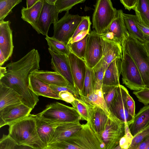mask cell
<instances>
[{
    "label": "cell",
    "mask_w": 149,
    "mask_h": 149,
    "mask_svg": "<svg viewBox=\"0 0 149 149\" xmlns=\"http://www.w3.org/2000/svg\"><path fill=\"white\" fill-rule=\"evenodd\" d=\"M40 56L33 49L18 61L6 65L7 72L0 77V84L13 90L21 102L33 109L39 101L38 96L29 87L31 72L40 68Z\"/></svg>",
    "instance_id": "1"
},
{
    "label": "cell",
    "mask_w": 149,
    "mask_h": 149,
    "mask_svg": "<svg viewBox=\"0 0 149 149\" xmlns=\"http://www.w3.org/2000/svg\"><path fill=\"white\" fill-rule=\"evenodd\" d=\"M36 115L30 114L9 125L8 135L17 145L33 149H46L40 140L36 128Z\"/></svg>",
    "instance_id": "2"
},
{
    "label": "cell",
    "mask_w": 149,
    "mask_h": 149,
    "mask_svg": "<svg viewBox=\"0 0 149 149\" xmlns=\"http://www.w3.org/2000/svg\"><path fill=\"white\" fill-rule=\"evenodd\" d=\"M52 149H104L102 139L87 123L70 137L58 142L49 144Z\"/></svg>",
    "instance_id": "3"
},
{
    "label": "cell",
    "mask_w": 149,
    "mask_h": 149,
    "mask_svg": "<svg viewBox=\"0 0 149 149\" xmlns=\"http://www.w3.org/2000/svg\"><path fill=\"white\" fill-rule=\"evenodd\" d=\"M36 115L46 123L57 125L82 120L74 108L57 102L48 104L44 110Z\"/></svg>",
    "instance_id": "4"
},
{
    "label": "cell",
    "mask_w": 149,
    "mask_h": 149,
    "mask_svg": "<svg viewBox=\"0 0 149 149\" xmlns=\"http://www.w3.org/2000/svg\"><path fill=\"white\" fill-rule=\"evenodd\" d=\"M117 10L110 0L97 1L93 15V28L101 35L109 28L115 17Z\"/></svg>",
    "instance_id": "5"
},
{
    "label": "cell",
    "mask_w": 149,
    "mask_h": 149,
    "mask_svg": "<svg viewBox=\"0 0 149 149\" xmlns=\"http://www.w3.org/2000/svg\"><path fill=\"white\" fill-rule=\"evenodd\" d=\"M122 53L121 74L123 83L134 91L144 88V84L135 63L130 56L123 49Z\"/></svg>",
    "instance_id": "6"
},
{
    "label": "cell",
    "mask_w": 149,
    "mask_h": 149,
    "mask_svg": "<svg viewBox=\"0 0 149 149\" xmlns=\"http://www.w3.org/2000/svg\"><path fill=\"white\" fill-rule=\"evenodd\" d=\"M82 17L78 14L71 15L69 11L54 25L52 38L68 44L81 20Z\"/></svg>",
    "instance_id": "7"
},
{
    "label": "cell",
    "mask_w": 149,
    "mask_h": 149,
    "mask_svg": "<svg viewBox=\"0 0 149 149\" xmlns=\"http://www.w3.org/2000/svg\"><path fill=\"white\" fill-rule=\"evenodd\" d=\"M125 134V123L115 116L109 117L101 135L104 149H113Z\"/></svg>",
    "instance_id": "8"
},
{
    "label": "cell",
    "mask_w": 149,
    "mask_h": 149,
    "mask_svg": "<svg viewBox=\"0 0 149 149\" xmlns=\"http://www.w3.org/2000/svg\"><path fill=\"white\" fill-rule=\"evenodd\" d=\"M128 93L124 86L120 84L118 86L109 110L111 115L129 126L134 118L129 114L127 107L126 99Z\"/></svg>",
    "instance_id": "9"
},
{
    "label": "cell",
    "mask_w": 149,
    "mask_h": 149,
    "mask_svg": "<svg viewBox=\"0 0 149 149\" xmlns=\"http://www.w3.org/2000/svg\"><path fill=\"white\" fill-rule=\"evenodd\" d=\"M103 53L100 35L94 30L89 33L87 40L85 59L86 65L92 69L101 60Z\"/></svg>",
    "instance_id": "10"
},
{
    "label": "cell",
    "mask_w": 149,
    "mask_h": 149,
    "mask_svg": "<svg viewBox=\"0 0 149 149\" xmlns=\"http://www.w3.org/2000/svg\"><path fill=\"white\" fill-rule=\"evenodd\" d=\"M33 109L22 103L11 105L0 110V127L9 125L27 117Z\"/></svg>",
    "instance_id": "11"
},
{
    "label": "cell",
    "mask_w": 149,
    "mask_h": 149,
    "mask_svg": "<svg viewBox=\"0 0 149 149\" xmlns=\"http://www.w3.org/2000/svg\"><path fill=\"white\" fill-rule=\"evenodd\" d=\"M123 13L121 10H117L114 19L104 33L107 39L118 43L122 46L130 36L124 22Z\"/></svg>",
    "instance_id": "12"
},
{
    "label": "cell",
    "mask_w": 149,
    "mask_h": 149,
    "mask_svg": "<svg viewBox=\"0 0 149 149\" xmlns=\"http://www.w3.org/2000/svg\"><path fill=\"white\" fill-rule=\"evenodd\" d=\"M59 13L55 5L45 2L34 29L39 34L47 36L51 24L58 20Z\"/></svg>",
    "instance_id": "13"
},
{
    "label": "cell",
    "mask_w": 149,
    "mask_h": 149,
    "mask_svg": "<svg viewBox=\"0 0 149 149\" xmlns=\"http://www.w3.org/2000/svg\"><path fill=\"white\" fill-rule=\"evenodd\" d=\"M48 50L52 57V68L55 72L62 76L67 81L69 85L77 90L74 82L67 55L57 54L49 48H48Z\"/></svg>",
    "instance_id": "14"
},
{
    "label": "cell",
    "mask_w": 149,
    "mask_h": 149,
    "mask_svg": "<svg viewBox=\"0 0 149 149\" xmlns=\"http://www.w3.org/2000/svg\"><path fill=\"white\" fill-rule=\"evenodd\" d=\"M67 56L75 86L79 93L83 88L87 66L84 59L78 57L72 52Z\"/></svg>",
    "instance_id": "15"
},
{
    "label": "cell",
    "mask_w": 149,
    "mask_h": 149,
    "mask_svg": "<svg viewBox=\"0 0 149 149\" xmlns=\"http://www.w3.org/2000/svg\"><path fill=\"white\" fill-rule=\"evenodd\" d=\"M86 104L88 112V120L87 123L101 138V135L109 116L100 108Z\"/></svg>",
    "instance_id": "16"
},
{
    "label": "cell",
    "mask_w": 149,
    "mask_h": 149,
    "mask_svg": "<svg viewBox=\"0 0 149 149\" xmlns=\"http://www.w3.org/2000/svg\"><path fill=\"white\" fill-rule=\"evenodd\" d=\"M9 21H0V49L7 61L12 55L14 45L12 30Z\"/></svg>",
    "instance_id": "17"
},
{
    "label": "cell",
    "mask_w": 149,
    "mask_h": 149,
    "mask_svg": "<svg viewBox=\"0 0 149 149\" xmlns=\"http://www.w3.org/2000/svg\"><path fill=\"white\" fill-rule=\"evenodd\" d=\"M101 38L103 53L102 60L106 70L110 64L115 59L120 58L122 59V46L118 43L107 40L101 37Z\"/></svg>",
    "instance_id": "18"
},
{
    "label": "cell",
    "mask_w": 149,
    "mask_h": 149,
    "mask_svg": "<svg viewBox=\"0 0 149 149\" xmlns=\"http://www.w3.org/2000/svg\"><path fill=\"white\" fill-rule=\"evenodd\" d=\"M82 127V124L79 120L58 125L49 144L58 142L70 137L80 130Z\"/></svg>",
    "instance_id": "19"
},
{
    "label": "cell",
    "mask_w": 149,
    "mask_h": 149,
    "mask_svg": "<svg viewBox=\"0 0 149 149\" xmlns=\"http://www.w3.org/2000/svg\"><path fill=\"white\" fill-rule=\"evenodd\" d=\"M121 69V59L116 58L110 64L106 70L102 86H118L120 85L119 79Z\"/></svg>",
    "instance_id": "20"
},
{
    "label": "cell",
    "mask_w": 149,
    "mask_h": 149,
    "mask_svg": "<svg viewBox=\"0 0 149 149\" xmlns=\"http://www.w3.org/2000/svg\"><path fill=\"white\" fill-rule=\"evenodd\" d=\"M28 87L37 95L61 100L59 95L49 85L42 81L31 73L29 75Z\"/></svg>",
    "instance_id": "21"
},
{
    "label": "cell",
    "mask_w": 149,
    "mask_h": 149,
    "mask_svg": "<svg viewBox=\"0 0 149 149\" xmlns=\"http://www.w3.org/2000/svg\"><path fill=\"white\" fill-rule=\"evenodd\" d=\"M31 73L49 86H63L68 85L65 79L55 72L38 70H34Z\"/></svg>",
    "instance_id": "22"
},
{
    "label": "cell",
    "mask_w": 149,
    "mask_h": 149,
    "mask_svg": "<svg viewBox=\"0 0 149 149\" xmlns=\"http://www.w3.org/2000/svg\"><path fill=\"white\" fill-rule=\"evenodd\" d=\"M149 124V105L144 106L135 114L133 122L129 127L130 132L134 136Z\"/></svg>",
    "instance_id": "23"
},
{
    "label": "cell",
    "mask_w": 149,
    "mask_h": 149,
    "mask_svg": "<svg viewBox=\"0 0 149 149\" xmlns=\"http://www.w3.org/2000/svg\"><path fill=\"white\" fill-rule=\"evenodd\" d=\"M45 0H39L29 8L23 7L21 11V18L30 24L34 29L40 13Z\"/></svg>",
    "instance_id": "24"
},
{
    "label": "cell",
    "mask_w": 149,
    "mask_h": 149,
    "mask_svg": "<svg viewBox=\"0 0 149 149\" xmlns=\"http://www.w3.org/2000/svg\"><path fill=\"white\" fill-rule=\"evenodd\" d=\"M36 122L38 136L42 142L47 148L53 136L56 128L58 125L49 124L37 117Z\"/></svg>",
    "instance_id": "25"
},
{
    "label": "cell",
    "mask_w": 149,
    "mask_h": 149,
    "mask_svg": "<svg viewBox=\"0 0 149 149\" xmlns=\"http://www.w3.org/2000/svg\"><path fill=\"white\" fill-rule=\"evenodd\" d=\"M124 22L130 36L143 44L146 40L143 33L137 26L136 15L126 14L123 13Z\"/></svg>",
    "instance_id": "26"
},
{
    "label": "cell",
    "mask_w": 149,
    "mask_h": 149,
    "mask_svg": "<svg viewBox=\"0 0 149 149\" xmlns=\"http://www.w3.org/2000/svg\"><path fill=\"white\" fill-rule=\"evenodd\" d=\"M80 99L86 104L98 107L103 110L109 116L110 114L104 99L102 88L95 90L90 95L85 97L79 95Z\"/></svg>",
    "instance_id": "27"
},
{
    "label": "cell",
    "mask_w": 149,
    "mask_h": 149,
    "mask_svg": "<svg viewBox=\"0 0 149 149\" xmlns=\"http://www.w3.org/2000/svg\"><path fill=\"white\" fill-rule=\"evenodd\" d=\"M22 103L12 89L0 84V110L13 104Z\"/></svg>",
    "instance_id": "28"
},
{
    "label": "cell",
    "mask_w": 149,
    "mask_h": 149,
    "mask_svg": "<svg viewBox=\"0 0 149 149\" xmlns=\"http://www.w3.org/2000/svg\"><path fill=\"white\" fill-rule=\"evenodd\" d=\"M95 84L93 70L87 66L83 88L79 95L86 97L93 93L95 91Z\"/></svg>",
    "instance_id": "29"
},
{
    "label": "cell",
    "mask_w": 149,
    "mask_h": 149,
    "mask_svg": "<svg viewBox=\"0 0 149 149\" xmlns=\"http://www.w3.org/2000/svg\"><path fill=\"white\" fill-rule=\"evenodd\" d=\"M134 10L138 20L149 26V0H139Z\"/></svg>",
    "instance_id": "30"
},
{
    "label": "cell",
    "mask_w": 149,
    "mask_h": 149,
    "mask_svg": "<svg viewBox=\"0 0 149 149\" xmlns=\"http://www.w3.org/2000/svg\"><path fill=\"white\" fill-rule=\"evenodd\" d=\"M49 48L54 52L61 54L68 55L71 52L67 44L63 43L48 36L45 38Z\"/></svg>",
    "instance_id": "31"
},
{
    "label": "cell",
    "mask_w": 149,
    "mask_h": 149,
    "mask_svg": "<svg viewBox=\"0 0 149 149\" xmlns=\"http://www.w3.org/2000/svg\"><path fill=\"white\" fill-rule=\"evenodd\" d=\"M89 34H87L80 41L68 44L71 52L78 57L84 60L87 42Z\"/></svg>",
    "instance_id": "32"
},
{
    "label": "cell",
    "mask_w": 149,
    "mask_h": 149,
    "mask_svg": "<svg viewBox=\"0 0 149 149\" xmlns=\"http://www.w3.org/2000/svg\"><path fill=\"white\" fill-rule=\"evenodd\" d=\"M22 0H0V21L4 19L12 12V9L21 2Z\"/></svg>",
    "instance_id": "33"
},
{
    "label": "cell",
    "mask_w": 149,
    "mask_h": 149,
    "mask_svg": "<svg viewBox=\"0 0 149 149\" xmlns=\"http://www.w3.org/2000/svg\"><path fill=\"white\" fill-rule=\"evenodd\" d=\"M92 69L96 82L95 91L101 89L102 88L103 79L105 71L103 65L102 58Z\"/></svg>",
    "instance_id": "34"
},
{
    "label": "cell",
    "mask_w": 149,
    "mask_h": 149,
    "mask_svg": "<svg viewBox=\"0 0 149 149\" xmlns=\"http://www.w3.org/2000/svg\"><path fill=\"white\" fill-rule=\"evenodd\" d=\"M85 0H56L55 6L59 13L69 11L74 5L84 2Z\"/></svg>",
    "instance_id": "35"
},
{
    "label": "cell",
    "mask_w": 149,
    "mask_h": 149,
    "mask_svg": "<svg viewBox=\"0 0 149 149\" xmlns=\"http://www.w3.org/2000/svg\"><path fill=\"white\" fill-rule=\"evenodd\" d=\"M71 104L79 114L82 120L87 122L88 117V109L85 102L80 99L76 98Z\"/></svg>",
    "instance_id": "36"
},
{
    "label": "cell",
    "mask_w": 149,
    "mask_h": 149,
    "mask_svg": "<svg viewBox=\"0 0 149 149\" xmlns=\"http://www.w3.org/2000/svg\"><path fill=\"white\" fill-rule=\"evenodd\" d=\"M118 86H102V87L103 97L108 109L113 100Z\"/></svg>",
    "instance_id": "37"
},
{
    "label": "cell",
    "mask_w": 149,
    "mask_h": 149,
    "mask_svg": "<svg viewBox=\"0 0 149 149\" xmlns=\"http://www.w3.org/2000/svg\"><path fill=\"white\" fill-rule=\"evenodd\" d=\"M91 23L89 16H82L81 22L70 40L73 39L77 35L81 32L86 31H91Z\"/></svg>",
    "instance_id": "38"
},
{
    "label": "cell",
    "mask_w": 149,
    "mask_h": 149,
    "mask_svg": "<svg viewBox=\"0 0 149 149\" xmlns=\"http://www.w3.org/2000/svg\"><path fill=\"white\" fill-rule=\"evenodd\" d=\"M148 136H149V124L133 137L129 149H134L145 138Z\"/></svg>",
    "instance_id": "39"
},
{
    "label": "cell",
    "mask_w": 149,
    "mask_h": 149,
    "mask_svg": "<svg viewBox=\"0 0 149 149\" xmlns=\"http://www.w3.org/2000/svg\"><path fill=\"white\" fill-rule=\"evenodd\" d=\"M17 144L8 134H3L0 140V149H14Z\"/></svg>",
    "instance_id": "40"
},
{
    "label": "cell",
    "mask_w": 149,
    "mask_h": 149,
    "mask_svg": "<svg viewBox=\"0 0 149 149\" xmlns=\"http://www.w3.org/2000/svg\"><path fill=\"white\" fill-rule=\"evenodd\" d=\"M134 94L138 98V101L144 106L149 104V89L144 88L138 91H134Z\"/></svg>",
    "instance_id": "41"
},
{
    "label": "cell",
    "mask_w": 149,
    "mask_h": 149,
    "mask_svg": "<svg viewBox=\"0 0 149 149\" xmlns=\"http://www.w3.org/2000/svg\"><path fill=\"white\" fill-rule=\"evenodd\" d=\"M126 104L129 114L134 118L135 115V102L129 92L127 93L126 97Z\"/></svg>",
    "instance_id": "42"
},
{
    "label": "cell",
    "mask_w": 149,
    "mask_h": 149,
    "mask_svg": "<svg viewBox=\"0 0 149 149\" xmlns=\"http://www.w3.org/2000/svg\"><path fill=\"white\" fill-rule=\"evenodd\" d=\"M58 95L61 100L70 104L73 102L76 99L72 93L67 91L61 92Z\"/></svg>",
    "instance_id": "43"
},
{
    "label": "cell",
    "mask_w": 149,
    "mask_h": 149,
    "mask_svg": "<svg viewBox=\"0 0 149 149\" xmlns=\"http://www.w3.org/2000/svg\"><path fill=\"white\" fill-rule=\"evenodd\" d=\"M139 0H120V1L123 5L125 9L130 11L134 10L138 3Z\"/></svg>",
    "instance_id": "44"
},
{
    "label": "cell",
    "mask_w": 149,
    "mask_h": 149,
    "mask_svg": "<svg viewBox=\"0 0 149 149\" xmlns=\"http://www.w3.org/2000/svg\"><path fill=\"white\" fill-rule=\"evenodd\" d=\"M136 24L144 36L146 41L149 40V26L139 21L137 18Z\"/></svg>",
    "instance_id": "45"
},
{
    "label": "cell",
    "mask_w": 149,
    "mask_h": 149,
    "mask_svg": "<svg viewBox=\"0 0 149 149\" xmlns=\"http://www.w3.org/2000/svg\"><path fill=\"white\" fill-rule=\"evenodd\" d=\"M131 143V142L124 135L120 139L119 145L122 149H129Z\"/></svg>",
    "instance_id": "46"
},
{
    "label": "cell",
    "mask_w": 149,
    "mask_h": 149,
    "mask_svg": "<svg viewBox=\"0 0 149 149\" xmlns=\"http://www.w3.org/2000/svg\"><path fill=\"white\" fill-rule=\"evenodd\" d=\"M91 31H86L81 32L77 35L73 39L70 40L68 44L80 41L87 34Z\"/></svg>",
    "instance_id": "47"
},
{
    "label": "cell",
    "mask_w": 149,
    "mask_h": 149,
    "mask_svg": "<svg viewBox=\"0 0 149 149\" xmlns=\"http://www.w3.org/2000/svg\"><path fill=\"white\" fill-rule=\"evenodd\" d=\"M149 145V136L145 138L134 149H146Z\"/></svg>",
    "instance_id": "48"
},
{
    "label": "cell",
    "mask_w": 149,
    "mask_h": 149,
    "mask_svg": "<svg viewBox=\"0 0 149 149\" xmlns=\"http://www.w3.org/2000/svg\"><path fill=\"white\" fill-rule=\"evenodd\" d=\"M39 0H30L26 1V8H29L33 6Z\"/></svg>",
    "instance_id": "49"
},
{
    "label": "cell",
    "mask_w": 149,
    "mask_h": 149,
    "mask_svg": "<svg viewBox=\"0 0 149 149\" xmlns=\"http://www.w3.org/2000/svg\"><path fill=\"white\" fill-rule=\"evenodd\" d=\"M6 61V59L0 49V67H1Z\"/></svg>",
    "instance_id": "50"
},
{
    "label": "cell",
    "mask_w": 149,
    "mask_h": 149,
    "mask_svg": "<svg viewBox=\"0 0 149 149\" xmlns=\"http://www.w3.org/2000/svg\"><path fill=\"white\" fill-rule=\"evenodd\" d=\"M14 149H33L32 148L27 146L17 144Z\"/></svg>",
    "instance_id": "51"
},
{
    "label": "cell",
    "mask_w": 149,
    "mask_h": 149,
    "mask_svg": "<svg viewBox=\"0 0 149 149\" xmlns=\"http://www.w3.org/2000/svg\"><path fill=\"white\" fill-rule=\"evenodd\" d=\"M143 46L149 55V40L146 41L143 44Z\"/></svg>",
    "instance_id": "52"
},
{
    "label": "cell",
    "mask_w": 149,
    "mask_h": 149,
    "mask_svg": "<svg viewBox=\"0 0 149 149\" xmlns=\"http://www.w3.org/2000/svg\"><path fill=\"white\" fill-rule=\"evenodd\" d=\"M0 77L2 76L7 72L6 67H0Z\"/></svg>",
    "instance_id": "53"
},
{
    "label": "cell",
    "mask_w": 149,
    "mask_h": 149,
    "mask_svg": "<svg viewBox=\"0 0 149 149\" xmlns=\"http://www.w3.org/2000/svg\"><path fill=\"white\" fill-rule=\"evenodd\" d=\"M45 1L49 4L55 5L56 0H45Z\"/></svg>",
    "instance_id": "54"
},
{
    "label": "cell",
    "mask_w": 149,
    "mask_h": 149,
    "mask_svg": "<svg viewBox=\"0 0 149 149\" xmlns=\"http://www.w3.org/2000/svg\"><path fill=\"white\" fill-rule=\"evenodd\" d=\"M113 149H122L120 146L119 145L118 146H116V148H115Z\"/></svg>",
    "instance_id": "55"
},
{
    "label": "cell",
    "mask_w": 149,
    "mask_h": 149,
    "mask_svg": "<svg viewBox=\"0 0 149 149\" xmlns=\"http://www.w3.org/2000/svg\"><path fill=\"white\" fill-rule=\"evenodd\" d=\"M146 149H149V145L147 147Z\"/></svg>",
    "instance_id": "56"
},
{
    "label": "cell",
    "mask_w": 149,
    "mask_h": 149,
    "mask_svg": "<svg viewBox=\"0 0 149 149\" xmlns=\"http://www.w3.org/2000/svg\"><path fill=\"white\" fill-rule=\"evenodd\" d=\"M46 149H50V148H47Z\"/></svg>",
    "instance_id": "57"
}]
</instances>
